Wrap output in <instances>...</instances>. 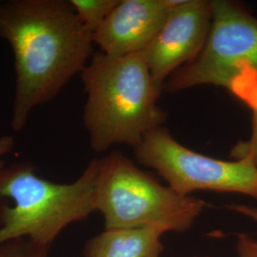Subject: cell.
I'll use <instances>...</instances> for the list:
<instances>
[{
	"instance_id": "1",
	"label": "cell",
	"mask_w": 257,
	"mask_h": 257,
	"mask_svg": "<svg viewBox=\"0 0 257 257\" xmlns=\"http://www.w3.org/2000/svg\"><path fill=\"white\" fill-rule=\"evenodd\" d=\"M0 38L12 48L16 88L11 127L58 95L92 59L93 34L70 0H0Z\"/></svg>"
},
{
	"instance_id": "2",
	"label": "cell",
	"mask_w": 257,
	"mask_h": 257,
	"mask_svg": "<svg viewBox=\"0 0 257 257\" xmlns=\"http://www.w3.org/2000/svg\"><path fill=\"white\" fill-rule=\"evenodd\" d=\"M81 75L87 99L83 123L90 146L104 153L113 145L136 148L167 119L155 81L142 55H93Z\"/></svg>"
},
{
	"instance_id": "3",
	"label": "cell",
	"mask_w": 257,
	"mask_h": 257,
	"mask_svg": "<svg viewBox=\"0 0 257 257\" xmlns=\"http://www.w3.org/2000/svg\"><path fill=\"white\" fill-rule=\"evenodd\" d=\"M98 159L70 184L51 182L36 174L32 162L0 170V244L27 238L51 247L65 228L95 211L93 193Z\"/></svg>"
},
{
	"instance_id": "4",
	"label": "cell",
	"mask_w": 257,
	"mask_h": 257,
	"mask_svg": "<svg viewBox=\"0 0 257 257\" xmlns=\"http://www.w3.org/2000/svg\"><path fill=\"white\" fill-rule=\"evenodd\" d=\"M93 201L105 230L156 228L178 233L190 230L207 206L162 185L117 151L98 159Z\"/></svg>"
},
{
	"instance_id": "5",
	"label": "cell",
	"mask_w": 257,
	"mask_h": 257,
	"mask_svg": "<svg viewBox=\"0 0 257 257\" xmlns=\"http://www.w3.org/2000/svg\"><path fill=\"white\" fill-rule=\"evenodd\" d=\"M138 163L155 170L182 195L196 191L239 193L257 201V165L250 159H216L193 152L164 128L146 135L134 148Z\"/></svg>"
},
{
	"instance_id": "6",
	"label": "cell",
	"mask_w": 257,
	"mask_h": 257,
	"mask_svg": "<svg viewBox=\"0 0 257 257\" xmlns=\"http://www.w3.org/2000/svg\"><path fill=\"white\" fill-rule=\"evenodd\" d=\"M211 32L201 53L172 74L164 89L176 92L203 85L230 90L244 67L257 72V18L239 2L211 0Z\"/></svg>"
},
{
	"instance_id": "7",
	"label": "cell",
	"mask_w": 257,
	"mask_h": 257,
	"mask_svg": "<svg viewBox=\"0 0 257 257\" xmlns=\"http://www.w3.org/2000/svg\"><path fill=\"white\" fill-rule=\"evenodd\" d=\"M210 0H176L164 26L140 54L164 90L168 78L201 53L211 32Z\"/></svg>"
},
{
	"instance_id": "8",
	"label": "cell",
	"mask_w": 257,
	"mask_h": 257,
	"mask_svg": "<svg viewBox=\"0 0 257 257\" xmlns=\"http://www.w3.org/2000/svg\"><path fill=\"white\" fill-rule=\"evenodd\" d=\"M176 0H119L93 33L100 53L126 56L143 52L164 26Z\"/></svg>"
},
{
	"instance_id": "9",
	"label": "cell",
	"mask_w": 257,
	"mask_h": 257,
	"mask_svg": "<svg viewBox=\"0 0 257 257\" xmlns=\"http://www.w3.org/2000/svg\"><path fill=\"white\" fill-rule=\"evenodd\" d=\"M165 231L156 228L105 230L84 247L85 257H160Z\"/></svg>"
},
{
	"instance_id": "10",
	"label": "cell",
	"mask_w": 257,
	"mask_h": 257,
	"mask_svg": "<svg viewBox=\"0 0 257 257\" xmlns=\"http://www.w3.org/2000/svg\"><path fill=\"white\" fill-rule=\"evenodd\" d=\"M230 91L245 102L252 111L251 135L247 141H240L230 152L236 159L248 158L257 165V72L244 67L231 83Z\"/></svg>"
},
{
	"instance_id": "11",
	"label": "cell",
	"mask_w": 257,
	"mask_h": 257,
	"mask_svg": "<svg viewBox=\"0 0 257 257\" xmlns=\"http://www.w3.org/2000/svg\"><path fill=\"white\" fill-rule=\"evenodd\" d=\"M77 17L92 34L98 30L119 0H70Z\"/></svg>"
},
{
	"instance_id": "12",
	"label": "cell",
	"mask_w": 257,
	"mask_h": 257,
	"mask_svg": "<svg viewBox=\"0 0 257 257\" xmlns=\"http://www.w3.org/2000/svg\"><path fill=\"white\" fill-rule=\"evenodd\" d=\"M49 248L27 238L16 239L0 244V257H48Z\"/></svg>"
},
{
	"instance_id": "13",
	"label": "cell",
	"mask_w": 257,
	"mask_h": 257,
	"mask_svg": "<svg viewBox=\"0 0 257 257\" xmlns=\"http://www.w3.org/2000/svg\"><path fill=\"white\" fill-rule=\"evenodd\" d=\"M236 251L238 257H257V238L245 233H239Z\"/></svg>"
},
{
	"instance_id": "14",
	"label": "cell",
	"mask_w": 257,
	"mask_h": 257,
	"mask_svg": "<svg viewBox=\"0 0 257 257\" xmlns=\"http://www.w3.org/2000/svg\"><path fill=\"white\" fill-rule=\"evenodd\" d=\"M230 211L239 213L243 216H246L251 220L255 221L257 223V208L253 206L242 205V204H230L227 206Z\"/></svg>"
},
{
	"instance_id": "15",
	"label": "cell",
	"mask_w": 257,
	"mask_h": 257,
	"mask_svg": "<svg viewBox=\"0 0 257 257\" xmlns=\"http://www.w3.org/2000/svg\"><path fill=\"white\" fill-rule=\"evenodd\" d=\"M15 147V139L11 136L0 137V170L6 165L4 156H7Z\"/></svg>"
},
{
	"instance_id": "16",
	"label": "cell",
	"mask_w": 257,
	"mask_h": 257,
	"mask_svg": "<svg viewBox=\"0 0 257 257\" xmlns=\"http://www.w3.org/2000/svg\"><path fill=\"white\" fill-rule=\"evenodd\" d=\"M193 257H210V256H193Z\"/></svg>"
}]
</instances>
